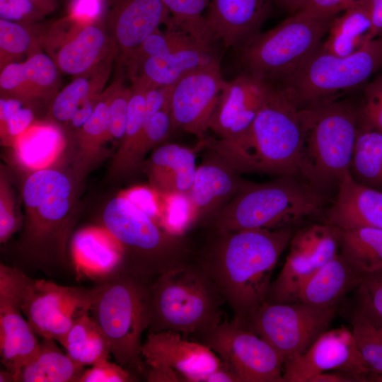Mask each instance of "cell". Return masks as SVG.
Returning <instances> with one entry per match:
<instances>
[{
	"label": "cell",
	"instance_id": "obj_53",
	"mask_svg": "<svg viewBox=\"0 0 382 382\" xmlns=\"http://www.w3.org/2000/svg\"><path fill=\"white\" fill-rule=\"evenodd\" d=\"M173 85L152 86L147 84L145 92V120L163 109L170 110Z\"/></svg>",
	"mask_w": 382,
	"mask_h": 382
},
{
	"label": "cell",
	"instance_id": "obj_22",
	"mask_svg": "<svg viewBox=\"0 0 382 382\" xmlns=\"http://www.w3.org/2000/svg\"><path fill=\"white\" fill-rule=\"evenodd\" d=\"M25 317L8 266L0 265V354L5 369L18 381L21 367L37 351L40 342Z\"/></svg>",
	"mask_w": 382,
	"mask_h": 382
},
{
	"label": "cell",
	"instance_id": "obj_29",
	"mask_svg": "<svg viewBox=\"0 0 382 382\" xmlns=\"http://www.w3.org/2000/svg\"><path fill=\"white\" fill-rule=\"evenodd\" d=\"M42 339L36 353L20 369L18 382H78L83 366L62 352L56 340Z\"/></svg>",
	"mask_w": 382,
	"mask_h": 382
},
{
	"label": "cell",
	"instance_id": "obj_8",
	"mask_svg": "<svg viewBox=\"0 0 382 382\" xmlns=\"http://www.w3.org/2000/svg\"><path fill=\"white\" fill-rule=\"evenodd\" d=\"M71 192L69 178L55 169L33 171L24 183L22 196L27 220L22 245L42 267L64 261Z\"/></svg>",
	"mask_w": 382,
	"mask_h": 382
},
{
	"label": "cell",
	"instance_id": "obj_34",
	"mask_svg": "<svg viewBox=\"0 0 382 382\" xmlns=\"http://www.w3.org/2000/svg\"><path fill=\"white\" fill-rule=\"evenodd\" d=\"M357 300L349 316L351 332L370 374H382V318Z\"/></svg>",
	"mask_w": 382,
	"mask_h": 382
},
{
	"label": "cell",
	"instance_id": "obj_32",
	"mask_svg": "<svg viewBox=\"0 0 382 382\" xmlns=\"http://www.w3.org/2000/svg\"><path fill=\"white\" fill-rule=\"evenodd\" d=\"M338 230L340 253L357 271L364 275L382 270V228Z\"/></svg>",
	"mask_w": 382,
	"mask_h": 382
},
{
	"label": "cell",
	"instance_id": "obj_38",
	"mask_svg": "<svg viewBox=\"0 0 382 382\" xmlns=\"http://www.w3.org/2000/svg\"><path fill=\"white\" fill-rule=\"evenodd\" d=\"M171 129L173 125L169 109H163L145 120L134 156V171L142 167L146 154L163 142L168 137Z\"/></svg>",
	"mask_w": 382,
	"mask_h": 382
},
{
	"label": "cell",
	"instance_id": "obj_58",
	"mask_svg": "<svg viewBox=\"0 0 382 382\" xmlns=\"http://www.w3.org/2000/svg\"><path fill=\"white\" fill-rule=\"evenodd\" d=\"M308 0H274V3L289 14L301 11Z\"/></svg>",
	"mask_w": 382,
	"mask_h": 382
},
{
	"label": "cell",
	"instance_id": "obj_1",
	"mask_svg": "<svg viewBox=\"0 0 382 382\" xmlns=\"http://www.w3.org/2000/svg\"><path fill=\"white\" fill-rule=\"evenodd\" d=\"M210 231L202 248L195 252L194 261L232 311L231 322L246 328L250 315L265 301L274 267L295 231L292 226Z\"/></svg>",
	"mask_w": 382,
	"mask_h": 382
},
{
	"label": "cell",
	"instance_id": "obj_15",
	"mask_svg": "<svg viewBox=\"0 0 382 382\" xmlns=\"http://www.w3.org/2000/svg\"><path fill=\"white\" fill-rule=\"evenodd\" d=\"M339 371L356 381H368L370 371L361 356L351 330L345 327L329 329L321 334L303 353L286 360L283 382H308L313 376Z\"/></svg>",
	"mask_w": 382,
	"mask_h": 382
},
{
	"label": "cell",
	"instance_id": "obj_25",
	"mask_svg": "<svg viewBox=\"0 0 382 382\" xmlns=\"http://www.w3.org/2000/svg\"><path fill=\"white\" fill-rule=\"evenodd\" d=\"M71 253L76 277L95 281L117 272L122 257L120 243L103 226L77 231L71 241Z\"/></svg>",
	"mask_w": 382,
	"mask_h": 382
},
{
	"label": "cell",
	"instance_id": "obj_44",
	"mask_svg": "<svg viewBox=\"0 0 382 382\" xmlns=\"http://www.w3.org/2000/svg\"><path fill=\"white\" fill-rule=\"evenodd\" d=\"M89 311L83 310L78 314L71 329L59 342L64 347L66 354L77 364L81 354V345L98 326L93 317L88 316Z\"/></svg>",
	"mask_w": 382,
	"mask_h": 382
},
{
	"label": "cell",
	"instance_id": "obj_23",
	"mask_svg": "<svg viewBox=\"0 0 382 382\" xmlns=\"http://www.w3.org/2000/svg\"><path fill=\"white\" fill-rule=\"evenodd\" d=\"M323 217L325 223L340 228H382V191L357 183L348 170L341 178L336 197Z\"/></svg>",
	"mask_w": 382,
	"mask_h": 382
},
{
	"label": "cell",
	"instance_id": "obj_2",
	"mask_svg": "<svg viewBox=\"0 0 382 382\" xmlns=\"http://www.w3.org/2000/svg\"><path fill=\"white\" fill-rule=\"evenodd\" d=\"M299 108L279 86L272 88L249 133L239 139H204L202 144L238 172L298 175Z\"/></svg>",
	"mask_w": 382,
	"mask_h": 382
},
{
	"label": "cell",
	"instance_id": "obj_18",
	"mask_svg": "<svg viewBox=\"0 0 382 382\" xmlns=\"http://www.w3.org/2000/svg\"><path fill=\"white\" fill-rule=\"evenodd\" d=\"M171 16L161 0H107L105 21L115 50L127 66L134 54Z\"/></svg>",
	"mask_w": 382,
	"mask_h": 382
},
{
	"label": "cell",
	"instance_id": "obj_31",
	"mask_svg": "<svg viewBox=\"0 0 382 382\" xmlns=\"http://www.w3.org/2000/svg\"><path fill=\"white\" fill-rule=\"evenodd\" d=\"M63 145L59 131L47 124L30 125L13 144L18 161L33 171L51 164L59 155Z\"/></svg>",
	"mask_w": 382,
	"mask_h": 382
},
{
	"label": "cell",
	"instance_id": "obj_55",
	"mask_svg": "<svg viewBox=\"0 0 382 382\" xmlns=\"http://www.w3.org/2000/svg\"><path fill=\"white\" fill-rule=\"evenodd\" d=\"M100 95L93 93L88 96L79 105L77 110L69 120L71 125L80 129L92 116Z\"/></svg>",
	"mask_w": 382,
	"mask_h": 382
},
{
	"label": "cell",
	"instance_id": "obj_19",
	"mask_svg": "<svg viewBox=\"0 0 382 382\" xmlns=\"http://www.w3.org/2000/svg\"><path fill=\"white\" fill-rule=\"evenodd\" d=\"M240 174L219 155L207 149L185 196L190 226H206L230 202L245 181Z\"/></svg>",
	"mask_w": 382,
	"mask_h": 382
},
{
	"label": "cell",
	"instance_id": "obj_40",
	"mask_svg": "<svg viewBox=\"0 0 382 382\" xmlns=\"http://www.w3.org/2000/svg\"><path fill=\"white\" fill-rule=\"evenodd\" d=\"M161 1L171 16L172 23L194 34H203L202 13L207 8L211 0Z\"/></svg>",
	"mask_w": 382,
	"mask_h": 382
},
{
	"label": "cell",
	"instance_id": "obj_9",
	"mask_svg": "<svg viewBox=\"0 0 382 382\" xmlns=\"http://www.w3.org/2000/svg\"><path fill=\"white\" fill-rule=\"evenodd\" d=\"M335 17L290 14L237 50L243 71L274 84L284 81L322 42Z\"/></svg>",
	"mask_w": 382,
	"mask_h": 382
},
{
	"label": "cell",
	"instance_id": "obj_42",
	"mask_svg": "<svg viewBox=\"0 0 382 382\" xmlns=\"http://www.w3.org/2000/svg\"><path fill=\"white\" fill-rule=\"evenodd\" d=\"M359 112L363 123L382 132V72L365 84Z\"/></svg>",
	"mask_w": 382,
	"mask_h": 382
},
{
	"label": "cell",
	"instance_id": "obj_3",
	"mask_svg": "<svg viewBox=\"0 0 382 382\" xmlns=\"http://www.w3.org/2000/svg\"><path fill=\"white\" fill-rule=\"evenodd\" d=\"M301 141L298 175L323 194L337 188L349 170L359 124V112L336 99L299 108Z\"/></svg>",
	"mask_w": 382,
	"mask_h": 382
},
{
	"label": "cell",
	"instance_id": "obj_37",
	"mask_svg": "<svg viewBox=\"0 0 382 382\" xmlns=\"http://www.w3.org/2000/svg\"><path fill=\"white\" fill-rule=\"evenodd\" d=\"M23 85L18 95L39 96L54 86L57 79V66L47 54L37 53L22 63Z\"/></svg>",
	"mask_w": 382,
	"mask_h": 382
},
{
	"label": "cell",
	"instance_id": "obj_47",
	"mask_svg": "<svg viewBox=\"0 0 382 382\" xmlns=\"http://www.w3.org/2000/svg\"><path fill=\"white\" fill-rule=\"evenodd\" d=\"M110 354L109 342L98 326L81 345L78 361L80 366L95 365L108 359Z\"/></svg>",
	"mask_w": 382,
	"mask_h": 382
},
{
	"label": "cell",
	"instance_id": "obj_11",
	"mask_svg": "<svg viewBox=\"0 0 382 382\" xmlns=\"http://www.w3.org/2000/svg\"><path fill=\"white\" fill-rule=\"evenodd\" d=\"M337 307L324 308L300 301H264L250 315L245 329L257 335L284 362L306 352L330 329Z\"/></svg>",
	"mask_w": 382,
	"mask_h": 382
},
{
	"label": "cell",
	"instance_id": "obj_49",
	"mask_svg": "<svg viewBox=\"0 0 382 382\" xmlns=\"http://www.w3.org/2000/svg\"><path fill=\"white\" fill-rule=\"evenodd\" d=\"M33 120V111L22 106L1 120V139L13 145L15 139L31 125Z\"/></svg>",
	"mask_w": 382,
	"mask_h": 382
},
{
	"label": "cell",
	"instance_id": "obj_12",
	"mask_svg": "<svg viewBox=\"0 0 382 382\" xmlns=\"http://www.w3.org/2000/svg\"><path fill=\"white\" fill-rule=\"evenodd\" d=\"M141 354L146 366L144 376L149 382H204L224 364L204 344L170 330L149 331Z\"/></svg>",
	"mask_w": 382,
	"mask_h": 382
},
{
	"label": "cell",
	"instance_id": "obj_52",
	"mask_svg": "<svg viewBox=\"0 0 382 382\" xmlns=\"http://www.w3.org/2000/svg\"><path fill=\"white\" fill-rule=\"evenodd\" d=\"M70 20L76 23L89 25L98 19L103 11L102 0H71L69 5Z\"/></svg>",
	"mask_w": 382,
	"mask_h": 382
},
{
	"label": "cell",
	"instance_id": "obj_16",
	"mask_svg": "<svg viewBox=\"0 0 382 382\" xmlns=\"http://www.w3.org/2000/svg\"><path fill=\"white\" fill-rule=\"evenodd\" d=\"M220 64L192 71L173 85L170 113L173 129L205 139L219 96L227 84Z\"/></svg>",
	"mask_w": 382,
	"mask_h": 382
},
{
	"label": "cell",
	"instance_id": "obj_4",
	"mask_svg": "<svg viewBox=\"0 0 382 382\" xmlns=\"http://www.w3.org/2000/svg\"><path fill=\"white\" fill-rule=\"evenodd\" d=\"M103 226L122 247L119 271L151 280L194 260L195 250L185 236L163 229L123 194L106 204Z\"/></svg>",
	"mask_w": 382,
	"mask_h": 382
},
{
	"label": "cell",
	"instance_id": "obj_59",
	"mask_svg": "<svg viewBox=\"0 0 382 382\" xmlns=\"http://www.w3.org/2000/svg\"><path fill=\"white\" fill-rule=\"evenodd\" d=\"M45 15L57 8V0H29Z\"/></svg>",
	"mask_w": 382,
	"mask_h": 382
},
{
	"label": "cell",
	"instance_id": "obj_35",
	"mask_svg": "<svg viewBox=\"0 0 382 382\" xmlns=\"http://www.w3.org/2000/svg\"><path fill=\"white\" fill-rule=\"evenodd\" d=\"M132 94L129 100L126 129L112 162L116 174L134 172V156L145 122V92L147 84L139 78L132 79Z\"/></svg>",
	"mask_w": 382,
	"mask_h": 382
},
{
	"label": "cell",
	"instance_id": "obj_61",
	"mask_svg": "<svg viewBox=\"0 0 382 382\" xmlns=\"http://www.w3.org/2000/svg\"><path fill=\"white\" fill-rule=\"evenodd\" d=\"M367 381L374 382H382V374H370L367 377Z\"/></svg>",
	"mask_w": 382,
	"mask_h": 382
},
{
	"label": "cell",
	"instance_id": "obj_28",
	"mask_svg": "<svg viewBox=\"0 0 382 382\" xmlns=\"http://www.w3.org/2000/svg\"><path fill=\"white\" fill-rule=\"evenodd\" d=\"M368 4L356 5L337 15L320 47L329 54L344 57L356 52L373 40Z\"/></svg>",
	"mask_w": 382,
	"mask_h": 382
},
{
	"label": "cell",
	"instance_id": "obj_20",
	"mask_svg": "<svg viewBox=\"0 0 382 382\" xmlns=\"http://www.w3.org/2000/svg\"><path fill=\"white\" fill-rule=\"evenodd\" d=\"M274 0H211L203 26L207 37L238 50L261 33Z\"/></svg>",
	"mask_w": 382,
	"mask_h": 382
},
{
	"label": "cell",
	"instance_id": "obj_30",
	"mask_svg": "<svg viewBox=\"0 0 382 382\" xmlns=\"http://www.w3.org/2000/svg\"><path fill=\"white\" fill-rule=\"evenodd\" d=\"M107 36L93 23L82 27L59 48L55 64L64 73L80 75L95 65L103 54Z\"/></svg>",
	"mask_w": 382,
	"mask_h": 382
},
{
	"label": "cell",
	"instance_id": "obj_14",
	"mask_svg": "<svg viewBox=\"0 0 382 382\" xmlns=\"http://www.w3.org/2000/svg\"><path fill=\"white\" fill-rule=\"evenodd\" d=\"M289 245L284 266L272 282L265 301H296L303 284L340 253L339 230L325 222L305 226L294 232Z\"/></svg>",
	"mask_w": 382,
	"mask_h": 382
},
{
	"label": "cell",
	"instance_id": "obj_57",
	"mask_svg": "<svg viewBox=\"0 0 382 382\" xmlns=\"http://www.w3.org/2000/svg\"><path fill=\"white\" fill-rule=\"evenodd\" d=\"M355 378L342 371H325L312 376L308 382H353Z\"/></svg>",
	"mask_w": 382,
	"mask_h": 382
},
{
	"label": "cell",
	"instance_id": "obj_48",
	"mask_svg": "<svg viewBox=\"0 0 382 382\" xmlns=\"http://www.w3.org/2000/svg\"><path fill=\"white\" fill-rule=\"evenodd\" d=\"M356 291L357 299L382 318V270L364 274Z\"/></svg>",
	"mask_w": 382,
	"mask_h": 382
},
{
	"label": "cell",
	"instance_id": "obj_26",
	"mask_svg": "<svg viewBox=\"0 0 382 382\" xmlns=\"http://www.w3.org/2000/svg\"><path fill=\"white\" fill-rule=\"evenodd\" d=\"M141 168L155 191L165 195L186 196L194 181L196 157L192 149L168 143L157 147Z\"/></svg>",
	"mask_w": 382,
	"mask_h": 382
},
{
	"label": "cell",
	"instance_id": "obj_45",
	"mask_svg": "<svg viewBox=\"0 0 382 382\" xmlns=\"http://www.w3.org/2000/svg\"><path fill=\"white\" fill-rule=\"evenodd\" d=\"M137 376L118 363L108 359L98 363L85 370L78 382H132L137 381Z\"/></svg>",
	"mask_w": 382,
	"mask_h": 382
},
{
	"label": "cell",
	"instance_id": "obj_46",
	"mask_svg": "<svg viewBox=\"0 0 382 382\" xmlns=\"http://www.w3.org/2000/svg\"><path fill=\"white\" fill-rule=\"evenodd\" d=\"M19 228V220L14 209V200L3 175L0 180V241H8Z\"/></svg>",
	"mask_w": 382,
	"mask_h": 382
},
{
	"label": "cell",
	"instance_id": "obj_51",
	"mask_svg": "<svg viewBox=\"0 0 382 382\" xmlns=\"http://www.w3.org/2000/svg\"><path fill=\"white\" fill-rule=\"evenodd\" d=\"M369 1V0H308L299 11L321 17H335L352 6L367 4Z\"/></svg>",
	"mask_w": 382,
	"mask_h": 382
},
{
	"label": "cell",
	"instance_id": "obj_60",
	"mask_svg": "<svg viewBox=\"0 0 382 382\" xmlns=\"http://www.w3.org/2000/svg\"><path fill=\"white\" fill-rule=\"evenodd\" d=\"M0 381L1 382H16V378L13 374L6 369L1 370L0 371Z\"/></svg>",
	"mask_w": 382,
	"mask_h": 382
},
{
	"label": "cell",
	"instance_id": "obj_41",
	"mask_svg": "<svg viewBox=\"0 0 382 382\" xmlns=\"http://www.w3.org/2000/svg\"><path fill=\"white\" fill-rule=\"evenodd\" d=\"M132 94V88L125 87L121 82L111 86L108 127L110 139L121 141L125 134Z\"/></svg>",
	"mask_w": 382,
	"mask_h": 382
},
{
	"label": "cell",
	"instance_id": "obj_36",
	"mask_svg": "<svg viewBox=\"0 0 382 382\" xmlns=\"http://www.w3.org/2000/svg\"><path fill=\"white\" fill-rule=\"evenodd\" d=\"M110 92L100 95L95 110L89 120L80 128L78 134V164L86 170L93 164L109 137V103Z\"/></svg>",
	"mask_w": 382,
	"mask_h": 382
},
{
	"label": "cell",
	"instance_id": "obj_17",
	"mask_svg": "<svg viewBox=\"0 0 382 382\" xmlns=\"http://www.w3.org/2000/svg\"><path fill=\"white\" fill-rule=\"evenodd\" d=\"M272 88V83L243 71L222 91L209 129L220 139L245 137Z\"/></svg>",
	"mask_w": 382,
	"mask_h": 382
},
{
	"label": "cell",
	"instance_id": "obj_7",
	"mask_svg": "<svg viewBox=\"0 0 382 382\" xmlns=\"http://www.w3.org/2000/svg\"><path fill=\"white\" fill-rule=\"evenodd\" d=\"M224 297L208 274L192 261L149 284V331L199 337L223 320Z\"/></svg>",
	"mask_w": 382,
	"mask_h": 382
},
{
	"label": "cell",
	"instance_id": "obj_56",
	"mask_svg": "<svg viewBox=\"0 0 382 382\" xmlns=\"http://www.w3.org/2000/svg\"><path fill=\"white\" fill-rule=\"evenodd\" d=\"M369 12L374 38L382 36V0H369Z\"/></svg>",
	"mask_w": 382,
	"mask_h": 382
},
{
	"label": "cell",
	"instance_id": "obj_43",
	"mask_svg": "<svg viewBox=\"0 0 382 382\" xmlns=\"http://www.w3.org/2000/svg\"><path fill=\"white\" fill-rule=\"evenodd\" d=\"M32 36L21 24L0 19L1 63L8 57L24 53L31 45Z\"/></svg>",
	"mask_w": 382,
	"mask_h": 382
},
{
	"label": "cell",
	"instance_id": "obj_39",
	"mask_svg": "<svg viewBox=\"0 0 382 382\" xmlns=\"http://www.w3.org/2000/svg\"><path fill=\"white\" fill-rule=\"evenodd\" d=\"M93 93H96V90L87 78H76L54 99L52 115L58 121L69 122L81 103Z\"/></svg>",
	"mask_w": 382,
	"mask_h": 382
},
{
	"label": "cell",
	"instance_id": "obj_10",
	"mask_svg": "<svg viewBox=\"0 0 382 382\" xmlns=\"http://www.w3.org/2000/svg\"><path fill=\"white\" fill-rule=\"evenodd\" d=\"M382 70V36L356 52L338 57L320 44L284 81L282 88L299 108L335 99L344 91L366 84Z\"/></svg>",
	"mask_w": 382,
	"mask_h": 382
},
{
	"label": "cell",
	"instance_id": "obj_5",
	"mask_svg": "<svg viewBox=\"0 0 382 382\" xmlns=\"http://www.w3.org/2000/svg\"><path fill=\"white\" fill-rule=\"evenodd\" d=\"M323 193L296 175L261 183L245 180L230 202L206 225L216 231L275 229L324 213Z\"/></svg>",
	"mask_w": 382,
	"mask_h": 382
},
{
	"label": "cell",
	"instance_id": "obj_27",
	"mask_svg": "<svg viewBox=\"0 0 382 382\" xmlns=\"http://www.w3.org/2000/svg\"><path fill=\"white\" fill-rule=\"evenodd\" d=\"M363 277L339 253L303 284L296 301L318 307H337L348 293L359 286Z\"/></svg>",
	"mask_w": 382,
	"mask_h": 382
},
{
	"label": "cell",
	"instance_id": "obj_54",
	"mask_svg": "<svg viewBox=\"0 0 382 382\" xmlns=\"http://www.w3.org/2000/svg\"><path fill=\"white\" fill-rule=\"evenodd\" d=\"M122 194L155 219L157 209H156L153 195L149 190L144 188H137Z\"/></svg>",
	"mask_w": 382,
	"mask_h": 382
},
{
	"label": "cell",
	"instance_id": "obj_21",
	"mask_svg": "<svg viewBox=\"0 0 382 382\" xmlns=\"http://www.w3.org/2000/svg\"><path fill=\"white\" fill-rule=\"evenodd\" d=\"M8 270L22 311L36 333L45 337L51 318L66 306L91 303L92 289L64 286L45 279H35L16 267Z\"/></svg>",
	"mask_w": 382,
	"mask_h": 382
},
{
	"label": "cell",
	"instance_id": "obj_13",
	"mask_svg": "<svg viewBox=\"0 0 382 382\" xmlns=\"http://www.w3.org/2000/svg\"><path fill=\"white\" fill-rule=\"evenodd\" d=\"M239 382H283L284 360L263 339L227 320L199 337Z\"/></svg>",
	"mask_w": 382,
	"mask_h": 382
},
{
	"label": "cell",
	"instance_id": "obj_24",
	"mask_svg": "<svg viewBox=\"0 0 382 382\" xmlns=\"http://www.w3.org/2000/svg\"><path fill=\"white\" fill-rule=\"evenodd\" d=\"M216 42L197 39L161 56L146 59L133 78L152 86H170L196 70L219 65Z\"/></svg>",
	"mask_w": 382,
	"mask_h": 382
},
{
	"label": "cell",
	"instance_id": "obj_50",
	"mask_svg": "<svg viewBox=\"0 0 382 382\" xmlns=\"http://www.w3.org/2000/svg\"><path fill=\"white\" fill-rule=\"evenodd\" d=\"M43 15L29 0H0L1 19L17 23L32 21Z\"/></svg>",
	"mask_w": 382,
	"mask_h": 382
},
{
	"label": "cell",
	"instance_id": "obj_6",
	"mask_svg": "<svg viewBox=\"0 0 382 382\" xmlns=\"http://www.w3.org/2000/svg\"><path fill=\"white\" fill-rule=\"evenodd\" d=\"M150 282L118 270L91 288L90 311L109 342L110 354L136 376H144L146 370L141 337L150 322Z\"/></svg>",
	"mask_w": 382,
	"mask_h": 382
},
{
	"label": "cell",
	"instance_id": "obj_33",
	"mask_svg": "<svg viewBox=\"0 0 382 382\" xmlns=\"http://www.w3.org/2000/svg\"><path fill=\"white\" fill-rule=\"evenodd\" d=\"M349 173L357 183L382 191V132L360 119Z\"/></svg>",
	"mask_w": 382,
	"mask_h": 382
}]
</instances>
